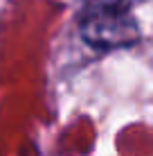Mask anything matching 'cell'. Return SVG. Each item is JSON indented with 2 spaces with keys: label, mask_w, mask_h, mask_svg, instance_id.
I'll use <instances>...</instances> for the list:
<instances>
[{
  "label": "cell",
  "mask_w": 153,
  "mask_h": 156,
  "mask_svg": "<svg viewBox=\"0 0 153 156\" xmlns=\"http://www.w3.org/2000/svg\"><path fill=\"white\" fill-rule=\"evenodd\" d=\"M144 0H86L81 9V36L99 50L133 45L140 39V23L131 16Z\"/></svg>",
  "instance_id": "1"
}]
</instances>
